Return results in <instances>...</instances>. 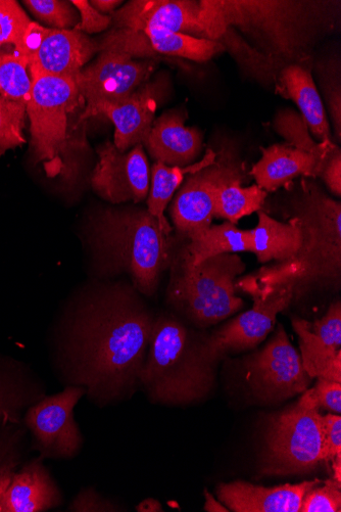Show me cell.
<instances>
[{
    "instance_id": "1",
    "label": "cell",
    "mask_w": 341,
    "mask_h": 512,
    "mask_svg": "<svg viewBox=\"0 0 341 512\" xmlns=\"http://www.w3.org/2000/svg\"><path fill=\"white\" fill-rule=\"evenodd\" d=\"M155 318L132 285L90 291L63 323L59 363L68 386L84 388L85 396L99 406L132 397Z\"/></svg>"
},
{
    "instance_id": "2",
    "label": "cell",
    "mask_w": 341,
    "mask_h": 512,
    "mask_svg": "<svg viewBox=\"0 0 341 512\" xmlns=\"http://www.w3.org/2000/svg\"><path fill=\"white\" fill-rule=\"evenodd\" d=\"M208 40L231 28L280 76L291 65L312 70L315 52L339 28V0H204Z\"/></svg>"
},
{
    "instance_id": "3",
    "label": "cell",
    "mask_w": 341,
    "mask_h": 512,
    "mask_svg": "<svg viewBox=\"0 0 341 512\" xmlns=\"http://www.w3.org/2000/svg\"><path fill=\"white\" fill-rule=\"evenodd\" d=\"M287 210L301 226L298 253L240 276L235 285L237 292L252 297L288 288L294 303L315 292L340 290L341 202L330 198L316 182L303 179L300 190L289 197Z\"/></svg>"
},
{
    "instance_id": "4",
    "label": "cell",
    "mask_w": 341,
    "mask_h": 512,
    "mask_svg": "<svg viewBox=\"0 0 341 512\" xmlns=\"http://www.w3.org/2000/svg\"><path fill=\"white\" fill-rule=\"evenodd\" d=\"M91 232L93 253L105 274H128L144 297L157 293L177 249L172 235L165 234L148 209H107L96 218Z\"/></svg>"
},
{
    "instance_id": "5",
    "label": "cell",
    "mask_w": 341,
    "mask_h": 512,
    "mask_svg": "<svg viewBox=\"0 0 341 512\" xmlns=\"http://www.w3.org/2000/svg\"><path fill=\"white\" fill-rule=\"evenodd\" d=\"M204 336L170 313L156 316L139 388L166 406L198 404L216 388L217 364L205 355Z\"/></svg>"
},
{
    "instance_id": "6",
    "label": "cell",
    "mask_w": 341,
    "mask_h": 512,
    "mask_svg": "<svg viewBox=\"0 0 341 512\" xmlns=\"http://www.w3.org/2000/svg\"><path fill=\"white\" fill-rule=\"evenodd\" d=\"M85 101L74 79L32 76L27 104L34 160L50 178L74 173V157L86 148L82 131Z\"/></svg>"
},
{
    "instance_id": "7",
    "label": "cell",
    "mask_w": 341,
    "mask_h": 512,
    "mask_svg": "<svg viewBox=\"0 0 341 512\" xmlns=\"http://www.w3.org/2000/svg\"><path fill=\"white\" fill-rule=\"evenodd\" d=\"M170 268L168 302L194 327L210 328L245 307L235 285L247 264L237 254H223L191 265L177 249Z\"/></svg>"
},
{
    "instance_id": "8",
    "label": "cell",
    "mask_w": 341,
    "mask_h": 512,
    "mask_svg": "<svg viewBox=\"0 0 341 512\" xmlns=\"http://www.w3.org/2000/svg\"><path fill=\"white\" fill-rule=\"evenodd\" d=\"M312 388L266 418L258 470L268 477L305 476L322 463L323 427Z\"/></svg>"
},
{
    "instance_id": "9",
    "label": "cell",
    "mask_w": 341,
    "mask_h": 512,
    "mask_svg": "<svg viewBox=\"0 0 341 512\" xmlns=\"http://www.w3.org/2000/svg\"><path fill=\"white\" fill-rule=\"evenodd\" d=\"M272 333L261 349L241 362L243 379L261 405H276L302 395L313 381L283 325L276 324Z\"/></svg>"
},
{
    "instance_id": "10",
    "label": "cell",
    "mask_w": 341,
    "mask_h": 512,
    "mask_svg": "<svg viewBox=\"0 0 341 512\" xmlns=\"http://www.w3.org/2000/svg\"><path fill=\"white\" fill-rule=\"evenodd\" d=\"M246 165L231 150L217 153L216 161L188 175L173 198L170 216L178 234L185 240L208 229L214 220L219 190L228 181L247 177Z\"/></svg>"
},
{
    "instance_id": "11",
    "label": "cell",
    "mask_w": 341,
    "mask_h": 512,
    "mask_svg": "<svg viewBox=\"0 0 341 512\" xmlns=\"http://www.w3.org/2000/svg\"><path fill=\"white\" fill-rule=\"evenodd\" d=\"M292 298L294 295L288 288L252 296L254 305L251 309L204 336L208 360L218 365L227 355L257 349L274 331L278 314L291 305Z\"/></svg>"
},
{
    "instance_id": "12",
    "label": "cell",
    "mask_w": 341,
    "mask_h": 512,
    "mask_svg": "<svg viewBox=\"0 0 341 512\" xmlns=\"http://www.w3.org/2000/svg\"><path fill=\"white\" fill-rule=\"evenodd\" d=\"M85 395L84 388L67 386L63 392L43 397L29 407L25 422L43 457L71 458L80 451L83 437L74 408Z\"/></svg>"
},
{
    "instance_id": "13",
    "label": "cell",
    "mask_w": 341,
    "mask_h": 512,
    "mask_svg": "<svg viewBox=\"0 0 341 512\" xmlns=\"http://www.w3.org/2000/svg\"><path fill=\"white\" fill-rule=\"evenodd\" d=\"M102 45L77 30L45 28L31 22L25 37V57L31 77L53 75L76 80Z\"/></svg>"
},
{
    "instance_id": "14",
    "label": "cell",
    "mask_w": 341,
    "mask_h": 512,
    "mask_svg": "<svg viewBox=\"0 0 341 512\" xmlns=\"http://www.w3.org/2000/svg\"><path fill=\"white\" fill-rule=\"evenodd\" d=\"M97 155L100 160L90 180L97 195L113 205L139 204L148 199L151 166L143 145L123 153L108 141Z\"/></svg>"
},
{
    "instance_id": "15",
    "label": "cell",
    "mask_w": 341,
    "mask_h": 512,
    "mask_svg": "<svg viewBox=\"0 0 341 512\" xmlns=\"http://www.w3.org/2000/svg\"><path fill=\"white\" fill-rule=\"evenodd\" d=\"M157 63L136 59L113 49H104L101 56L82 70L75 80L85 101V108L97 103L124 99L148 83Z\"/></svg>"
},
{
    "instance_id": "16",
    "label": "cell",
    "mask_w": 341,
    "mask_h": 512,
    "mask_svg": "<svg viewBox=\"0 0 341 512\" xmlns=\"http://www.w3.org/2000/svg\"><path fill=\"white\" fill-rule=\"evenodd\" d=\"M111 17L114 29H161L208 40L203 0H131Z\"/></svg>"
},
{
    "instance_id": "17",
    "label": "cell",
    "mask_w": 341,
    "mask_h": 512,
    "mask_svg": "<svg viewBox=\"0 0 341 512\" xmlns=\"http://www.w3.org/2000/svg\"><path fill=\"white\" fill-rule=\"evenodd\" d=\"M102 49L117 50L136 59L164 55L199 63L209 62L225 53L219 42L161 29L136 32L114 29L102 43Z\"/></svg>"
},
{
    "instance_id": "18",
    "label": "cell",
    "mask_w": 341,
    "mask_h": 512,
    "mask_svg": "<svg viewBox=\"0 0 341 512\" xmlns=\"http://www.w3.org/2000/svg\"><path fill=\"white\" fill-rule=\"evenodd\" d=\"M162 95L161 85L149 81L124 99L85 108L81 121L84 123L96 116L107 117L115 126L114 145L124 153L145 143L156 120Z\"/></svg>"
},
{
    "instance_id": "19",
    "label": "cell",
    "mask_w": 341,
    "mask_h": 512,
    "mask_svg": "<svg viewBox=\"0 0 341 512\" xmlns=\"http://www.w3.org/2000/svg\"><path fill=\"white\" fill-rule=\"evenodd\" d=\"M292 329L299 338L301 358L309 376L341 383V302L334 301L326 313L313 322L292 317Z\"/></svg>"
},
{
    "instance_id": "20",
    "label": "cell",
    "mask_w": 341,
    "mask_h": 512,
    "mask_svg": "<svg viewBox=\"0 0 341 512\" xmlns=\"http://www.w3.org/2000/svg\"><path fill=\"white\" fill-rule=\"evenodd\" d=\"M337 146L318 153H309L288 144H275L262 148L261 159L252 167L250 175L267 193L285 188L299 177L317 178L330 153Z\"/></svg>"
},
{
    "instance_id": "21",
    "label": "cell",
    "mask_w": 341,
    "mask_h": 512,
    "mask_svg": "<svg viewBox=\"0 0 341 512\" xmlns=\"http://www.w3.org/2000/svg\"><path fill=\"white\" fill-rule=\"evenodd\" d=\"M321 480L300 484L264 487L245 481L222 483L217 487L219 501L234 512H301L305 495Z\"/></svg>"
},
{
    "instance_id": "22",
    "label": "cell",
    "mask_w": 341,
    "mask_h": 512,
    "mask_svg": "<svg viewBox=\"0 0 341 512\" xmlns=\"http://www.w3.org/2000/svg\"><path fill=\"white\" fill-rule=\"evenodd\" d=\"M186 117L181 111H169L155 120L143 147L156 162L186 167L198 161L204 135L197 127L185 126Z\"/></svg>"
},
{
    "instance_id": "23",
    "label": "cell",
    "mask_w": 341,
    "mask_h": 512,
    "mask_svg": "<svg viewBox=\"0 0 341 512\" xmlns=\"http://www.w3.org/2000/svg\"><path fill=\"white\" fill-rule=\"evenodd\" d=\"M279 95L294 101L317 143L334 142L330 122L312 70L291 65L279 76Z\"/></svg>"
},
{
    "instance_id": "24",
    "label": "cell",
    "mask_w": 341,
    "mask_h": 512,
    "mask_svg": "<svg viewBox=\"0 0 341 512\" xmlns=\"http://www.w3.org/2000/svg\"><path fill=\"white\" fill-rule=\"evenodd\" d=\"M61 492L41 458L15 473L7 492L6 512H40L59 506Z\"/></svg>"
},
{
    "instance_id": "25",
    "label": "cell",
    "mask_w": 341,
    "mask_h": 512,
    "mask_svg": "<svg viewBox=\"0 0 341 512\" xmlns=\"http://www.w3.org/2000/svg\"><path fill=\"white\" fill-rule=\"evenodd\" d=\"M251 231L252 253L260 264L285 261L295 256L302 245V230L296 217L282 222L261 210L258 224Z\"/></svg>"
},
{
    "instance_id": "26",
    "label": "cell",
    "mask_w": 341,
    "mask_h": 512,
    "mask_svg": "<svg viewBox=\"0 0 341 512\" xmlns=\"http://www.w3.org/2000/svg\"><path fill=\"white\" fill-rule=\"evenodd\" d=\"M252 231L238 228L235 224L224 222L211 225L202 234L191 238L178 249V253L191 265L223 255L252 253Z\"/></svg>"
},
{
    "instance_id": "27",
    "label": "cell",
    "mask_w": 341,
    "mask_h": 512,
    "mask_svg": "<svg viewBox=\"0 0 341 512\" xmlns=\"http://www.w3.org/2000/svg\"><path fill=\"white\" fill-rule=\"evenodd\" d=\"M216 158L217 152L209 149L201 161L186 167H171L160 162L151 167V185L146 204L148 211L157 218L166 235L171 236L173 228L165 216V211L185 178L212 165Z\"/></svg>"
},
{
    "instance_id": "28",
    "label": "cell",
    "mask_w": 341,
    "mask_h": 512,
    "mask_svg": "<svg viewBox=\"0 0 341 512\" xmlns=\"http://www.w3.org/2000/svg\"><path fill=\"white\" fill-rule=\"evenodd\" d=\"M43 398L16 364L0 360V423L18 422L21 412Z\"/></svg>"
},
{
    "instance_id": "29",
    "label": "cell",
    "mask_w": 341,
    "mask_h": 512,
    "mask_svg": "<svg viewBox=\"0 0 341 512\" xmlns=\"http://www.w3.org/2000/svg\"><path fill=\"white\" fill-rule=\"evenodd\" d=\"M243 180L232 179L222 186L216 198L214 218L236 225L242 218L263 210L268 193L257 184L242 188Z\"/></svg>"
},
{
    "instance_id": "30",
    "label": "cell",
    "mask_w": 341,
    "mask_h": 512,
    "mask_svg": "<svg viewBox=\"0 0 341 512\" xmlns=\"http://www.w3.org/2000/svg\"><path fill=\"white\" fill-rule=\"evenodd\" d=\"M318 81L319 93L334 131V141L341 142V75L335 58L314 61L312 73Z\"/></svg>"
},
{
    "instance_id": "31",
    "label": "cell",
    "mask_w": 341,
    "mask_h": 512,
    "mask_svg": "<svg viewBox=\"0 0 341 512\" xmlns=\"http://www.w3.org/2000/svg\"><path fill=\"white\" fill-rule=\"evenodd\" d=\"M31 89L32 77L27 58L17 52L0 54V97L27 107Z\"/></svg>"
},
{
    "instance_id": "32",
    "label": "cell",
    "mask_w": 341,
    "mask_h": 512,
    "mask_svg": "<svg viewBox=\"0 0 341 512\" xmlns=\"http://www.w3.org/2000/svg\"><path fill=\"white\" fill-rule=\"evenodd\" d=\"M273 128L286 144L305 152H322L332 144H336L334 142L317 143L302 115L294 109L278 110L273 120Z\"/></svg>"
},
{
    "instance_id": "33",
    "label": "cell",
    "mask_w": 341,
    "mask_h": 512,
    "mask_svg": "<svg viewBox=\"0 0 341 512\" xmlns=\"http://www.w3.org/2000/svg\"><path fill=\"white\" fill-rule=\"evenodd\" d=\"M32 21L14 0H0V51L14 46L25 57V37Z\"/></svg>"
},
{
    "instance_id": "34",
    "label": "cell",
    "mask_w": 341,
    "mask_h": 512,
    "mask_svg": "<svg viewBox=\"0 0 341 512\" xmlns=\"http://www.w3.org/2000/svg\"><path fill=\"white\" fill-rule=\"evenodd\" d=\"M27 107L0 97V155L26 143L23 135Z\"/></svg>"
},
{
    "instance_id": "35",
    "label": "cell",
    "mask_w": 341,
    "mask_h": 512,
    "mask_svg": "<svg viewBox=\"0 0 341 512\" xmlns=\"http://www.w3.org/2000/svg\"><path fill=\"white\" fill-rule=\"evenodd\" d=\"M28 10L41 22L53 29L70 30L76 27L80 16L71 2L62 0H26Z\"/></svg>"
},
{
    "instance_id": "36",
    "label": "cell",
    "mask_w": 341,
    "mask_h": 512,
    "mask_svg": "<svg viewBox=\"0 0 341 512\" xmlns=\"http://www.w3.org/2000/svg\"><path fill=\"white\" fill-rule=\"evenodd\" d=\"M341 483L327 480L323 486H316L304 497L301 512H340Z\"/></svg>"
},
{
    "instance_id": "37",
    "label": "cell",
    "mask_w": 341,
    "mask_h": 512,
    "mask_svg": "<svg viewBox=\"0 0 341 512\" xmlns=\"http://www.w3.org/2000/svg\"><path fill=\"white\" fill-rule=\"evenodd\" d=\"M323 444L322 462L330 464L341 455V416L328 413L322 415Z\"/></svg>"
},
{
    "instance_id": "38",
    "label": "cell",
    "mask_w": 341,
    "mask_h": 512,
    "mask_svg": "<svg viewBox=\"0 0 341 512\" xmlns=\"http://www.w3.org/2000/svg\"><path fill=\"white\" fill-rule=\"evenodd\" d=\"M80 16L75 30L81 33H99L107 30L112 24L111 16H104L94 10L87 0H73L71 2Z\"/></svg>"
},
{
    "instance_id": "39",
    "label": "cell",
    "mask_w": 341,
    "mask_h": 512,
    "mask_svg": "<svg viewBox=\"0 0 341 512\" xmlns=\"http://www.w3.org/2000/svg\"><path fill=\"white\" fill-rule=\"evenodd\" d=\"M312 389L319 408L333 414L341 413V383L317 379Z\"/></svg>"
},
{
    "instance_id": "40",
    "label": "cell",
    "mask_w": 341,
    "mask_h": 512,
    "mask_svg": "<svg viewBox=\"0 0 341 512\" xmlns=\"http://www.w3.org/2000/svg\"><path fill=\"white\" fill-rule=\"evenodd\" d=\"M328 190L337 198L341 196V150L336 146L325 161L319 176Z\"/></svg>"
},
{
    "instance_id": "41",
    "label": "cell",
    "mask_w": 341,
    "mask_h": 512,
    "mask_svg": "<svg viewBox=\"0 0 341 512\" xmlns=\"http://www.w3.org/2000/svg\"><path fill=\"white\" fill-rule=\"evenodd\" d=\"M71 511H118L110 501L92 489L83 490L69 508Z\"/></svg>"
},
{
    "instance_id": "42",
    "label": "cell",
    "mask_w": 341,
    "mask_h": 512,
    "mask_svg": "<svg viewBox=\"0 0 341 512\" xmlns=\"http://www.w3.org/2000/svg\"><path fill=\"white\" fill-rule=\"evenodd\" d=\"M16 465L15 459L12 457L0 468V512H6V496L15 475Z\"/></svg>"
},
{
    "instance_id": "43",
    "label": "cell",
    "mask_w": 341,
    "mask_h": 512,
    "mask_svg": "<svg viewBox=\"0 0 341 512\" xmlns=\"http://www.w3.org/2000/svg\"><path fill=\"white\" fill-rule=\"evenodd\" d=\"M91 7L104 16H112L123 5L121 0H92Z\"/></svg>"
},
{
    "instance_id": "44",
    "label": "cell",
    "mask_w": 341,
    "mask_h": 512,
    "mask_svg": "<svg viewBox=\"0 0 341 512\" xmlns=\"http://www.w3.org/2000/svg\"><path fill=\"white\" fill-rule=\"evenodd\" d=\"M206 511H214V512H228L229 509L223 505L220 501L215 500V498L206 491Z\"/></svg>"
},
{
    "instance_id": "45",
    "label": "cell",
    "mask_w": 341,
    "mask_h": 512,
    "mask_svg": "<svg viewBox=\"0 0 341 512\" xmlns=\"http://www.w3.org/2000/svg\"><path fill=\"white\" fill-rule=\"evenodd\" d=\"M331 467L333 471L332 479L338 483H341V455L337 456L334 460L331 461Z\"/></svg>"
},
{
    "instance_id": "46",
    "label": "cell",
    "mask_w": 341,
    "mask_h": 512,
    "mask_svg": "<svg viewBox=\"0 0 341 512\" xmlns=\"http://www.w3.org/2000/svg\"><path fill=\"white\" fill-rule=\"evenodd\" d=\"M12 457L9 455L8 450L0 449V468Z\"/></svg>"
}]
</instances>
